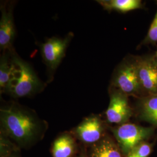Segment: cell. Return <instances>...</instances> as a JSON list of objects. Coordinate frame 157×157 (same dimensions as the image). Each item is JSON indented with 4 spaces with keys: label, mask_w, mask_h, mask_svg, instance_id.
<instances>
[{
    "label": "cell",
    "mask_w": 157,
    "mask_h": 157,
    "mask_svg": "<svg viewBox=\"0 0 157 157\" xmlns=\"http://www.w3.org/2000/svg\"><path fill=\"white\" fill-rule=\"evenodd\" d=\"M77 140L70 132L59 135L51 146L52 157H76L78 153Z\"/></svg>",
    "instance_id": "obj_9"
},
{
    "label": "cell",
    "mask_w": 157,
    "mask_h": 157,
    "mask_svg": "<svg viewBox=\"0 0 157 157\" xmlns=\"http://www.w3.org/2000/svg\"><path fill=\"white\" fill-rule=\"evenodd\" d=\"M115 87L126 95H136L141 89L138 75L136 59L124 62L118 68L113 78Z\"/></svg>",
    "instance_id": "obj_5"
},
{
    "label": "cell",
    "mask_w": 157,
    "mask_h": 157,
    "mask_svg": "<svg viewBox=\"0 0 157 157\" xmlns=\"http://www.w3.org/2000/svg\"><path fill=\"white\" fill-rule=\"evenodd\" d=\"M76 140L88 146L93 145L105 136V125L101 118L91 115L71 132Z\"/></svg>",
    "instance_id": "obj_4"
},
{
    "label": "cell",
    "mask_w": 157,
    "mask_h": 157,
    "mask_svg": "<svg viewBox=\"0 0 157 157\" xmlns=\"http://www.w3.org/2000/svg\"><path fill=\"white\" fill-rule=\"evenodd\" d=\"M0 138L1 157H8L15 152H18L21 151L20 148L4 135L1 134Z\"/></svg>",
    "instance_id": "obj_15"
},
{
    "label": "cell",
    "mask_w": 157,
    "mask_h": 157,
    "mask_svg": "<svg viewBox=\"0 0 157 157\" xmlns=\"http://www.w3.org/2000/svg\"><path fill=\"white\" fill-rule=\"evenodd\" d=\"M0 21V47L1 50H12V41L15 35V29L12 10L1 8Z\"/></svg>",
    "instance_id": "obj_11"
},
{
    "label": "cell",
    "mask_w": 157,
    "mask_h": 157,
    "mask_svg": "<svg viewBox=\"0 0 157 157\" xmlns=\"http://www.w3.org/2000/svg\"><path fill=\"white\" fill-rule=\"evenodd\" d=\"M141 117L157 127V95H150L141 101Z\"/></svg>",
    "instance_id": "obj_13"
},
{
    "label": "cell",
    "mask_w": 157,
    "mask_h": 157,
    "mask_svg": "<svg viewBox=\"0 0 157 157\" xmlns=\"http://www.w3.org/2000/svg\"><path fill=\"white\" fill-rule=\"evenodd\" d=\"M133 115L128 95L119 90L111 94L110 101L105 112L107 121L119 125L126 124Z\"/></svg>",
    "instance_id": "obj_6"
},
{
    "label": "cell",
    "mask_w": 157,
    "mask_h": 157,
    "mask_svg": "<svg viewBox=\"0 0 157 157\" xmlns=\"http://www.w3.org/2000/svg\"><path fill=\"white\" fill-rule=\"evenodd\" d=\"M115 140L124 157L136 146L146 141L152 133L150 128L132 123H126L112 130Z\"/></svg>",
    "instance_id": "obj_3"
},
{
    "label": "cell",
    "mask_w": 157,
    "mask_h": 157,
    "mask_svg": "<svg viewBox=\"0 0 157 157\" xmlns=\"http://www.w3.org/2000/svg\"><path fill=\"white\" fill-rule=\"evenodd\" d=\"M76 157H89L87 155V152L84 150H82V151L78 154Z\"/></svg>",
    "instance_id": "obj_18"
},
{
    "label": "cell",
    "mask_w": 157,
    "mask_h": 157,
    "mask_svg": "<svg viewBox=\"0 0 157 157\" xmlns=\"http://www.w3.org/2000/svg\"><path fill=\"white\" fill-rule=\"evenodd\" d=\"M1 134L4 135L21 149H29L41 140L48 124L36 112L17 104L0 109Z\"/></svg>",
    "instance_id": "obj_1"
},
{
    "label": "cell",
    "mask_w": 157,
    "mask_h": 157,
    "mask_svg": "<svg viewBox=\"0 0 157 157\" xmlns=\"http://www.w3.org/2000/svg\"><path fill=\"white\" fill-rule=\"evenodd\" d=\"M155 58L157 59V52H156V54H155Z\"/></svg>",
    "instance_id": "obj_20"
},
{
    "label": "cell",
    "mask_w": 157,
    "mask_h": 157,
    "mask_svg": "<svg viewBox=\"0 0 157 157\" xmlns=\"http://www.w3.org/2000/svg\"><path fill=\"white\" fill-rule=\"evenodd\" d=\"M136 61L141 89L151 95H157V58H137Z\"/></svg>",
    "instance_id": "obj_8"
},
{
    "label": "cell",
    "mask_w": 157,
    "mask_h": 157,
    "mask_svg": "<svg viewBox=\"0 0 157 157\" xmlns=\"http://www.w3.org/2000/svg\"><path fill=\"white\" fill-rule=\"evenodd\" d=\"M86 152L89 157H124L117 141L107 135L89 146Z\"/></svg>",
    "instance_id": "obj_10"
},
{
    "label": "cell",
    "mask_w": 157,
    "mask_h": 157,
    "mask_svg": "<svg viewBox=\"0 0 157 157\" xmlns=\"http://www.w3.org/2000/svg\"><path fill=\"white\" fill-rule=\"evenodd\" d=\"M65 39L52 37L47 40L41 46V55L48 67L54 71L58 67L65 55L71 36Z\"/></svg>",
    "instance_id": "obj_7"
},
{
    "label": "cell",
    "mask_w": 157,
    "mask_h": 157,
    "mask_svg": "<svg viewBox=\"0 0 157 157\" xmlns=\"http://www.w3.org/2000/svg\"><path fill=\"white\" fill-rule=\"evenodd\" d=\"M151 151V145L144 141L136 146L124 157H148Z\"/></svg>",
    "instance_id": "obj_16"
},
{
    "label": "cell",
    "mask_w": 157,
    "mask_h": 157,
    "mask_svg": "<svg viewBox=\"0 0 157 157\" xmlns=\"http://www.w3.org/2000/svg\"><path fill=\"white\" fill-rule=\"evenodd\" d=\"M16 71V66L13 63H10L6 56L1 57L0 62V87L6 90Z\"/></svg>",
    "instance_id": "obj_14"
},
{
    "label": "cell",
    "mask_w": 157,
    "mask_h": 157,
    "mask_svg": "<svg viewBox=\"0 0 157 157\" xmlns=\"http://www.w3.org/2000/svg\"><path fill=\"white\" fill-rule=\"evenodd\" d=\"M105 10L127 12L140 8L142 6L140 0H105L98 1Z\"/></svg>",
    "instance_id": "obj_12"
},
{
    "label": "cell",
    "mask_w": 157,
    "mask_h": 157,
    "mask_svg": "<svg viewBox=\"0 0 157 157\" xmlns=\"http://www.w3.org/2000/svg\"><path fill=\"white\" fill-rule=\"evenodd\" d=\"M145 41L147 43L157 42V12L150 27Z\"/></svg>",
    "instance_id": "obj_17"
},
{
    "label": "cell",
    "mask_w": 157,
    "mask_h": 157,
    "mask_svg": "<svg viewBox=\"0 0 157 157\" xmlns=\"http://www.w3.org/2000/svg\"><path fill=\"white\" fill-rule=\"evenodd\" d=\"M19 152H15V153H13V154H11V155H10V156L6 157H22V156L19 154Z\"/></svg>",
    "instance_id": "obj_19"
},
{
    "label": "cell",
    "mask_w": 157,
    "mask_h": 157,
    "mask_svg": "<svg viewBox=\"0 0 157 157\" xmlns=\"http://www.w3.org/2000/svg\"><path fill=\"white\" fill-rule=\"evenodd\" d=\"M12 62L16 71L5 90L15 98L30 96L39 91L41 83L30 65L16 54L13 55Z\"/></svg>",
    "instance_id": "obj_2"
}]
</instances>
